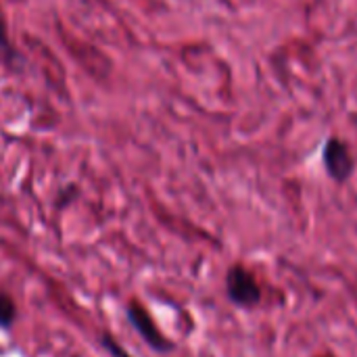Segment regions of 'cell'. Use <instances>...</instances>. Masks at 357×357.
I'll return each mask as SVG.
<instances>
[{
	"label": "cell",
	"instance_id": "obj_1",
	"mask_svg": "<svg viewBox=\"0 0 357 357\" xmlns=\"http://www.w3.org/2000/svg\"><path fill=\"white\" fill-rule=\"evenodd\" d=\"M126 318L130 322V326L138 333V337L144 341L146 347H151L157 354H167L174 349V343L159 331L157 322L153 320V316L146 312V307L138 301L132 299L126 307Z\"/></svg>",
	"mask_w": 357,
	"mask_h": 357
},
{
	"label": "cell",
	"instance_id": "obj_2",
	"mask_svg": "<svg viewBox=\"0 0 357 357\" xmlns=\"http://www.w3.org/2000/svg\"><path fill=\"white\" fill-rule=\"evenodd\" d=\"M226 295L236 307L251 310L261 301V287L249 268L232 266L226 272Z\"/></svg>",
	"mask_w": 357,
	"mask_h": 357
},
{
	"label": "cell",
	"instance_id": "obj_3",
	"mask_svg": "<svg viewBox=\"0 0 357 357\" xmlns=\"http://www.w3.org/2000/svg\"><path fill=\"white\" fill-rule=\"evenodd\" d=\"M322 161H324L326 174L339 184H345L356 172V159H354L347 142H343L335 136L326 140L324 151H322Z\"/></svg>",
	"mask_w": 357,
	"mask_h": 357
},
{
	"label": "cell",
	"instance_id": "obj_4",
	"mask_svg": "<svg viewBox=\"0 0 357 357\" xmlns=\"http://www.w3.org/2000/svg\"><path fill=\"white\" fill-rule=\"evenodd\" d=\"M15 63H17V52L8 36V21H6L4 8L0 6V65L13 67Z\"/></svg>",
	"mask_w": 357,
	"mask_h": 357
},
{
	"label": "cell",
	"instance_id": "obj_5",
	"mask_svg": "<svg viewBox=\"0 0 357 357\" xmlns=\"http://www.w3.org/2000/svg\"><path fill=\"white\" fill-rule=\"evenodd\" d=\"M15 320H17V305L8 293L0 291V328L10 331Z\"/></svg>",
	"mask_w": 357,
	"mask_h": 357
},
{
	"label": "cell",
	"instance_id": "obj_6",
	"mask_svg": "<svg viewBox=\"0 0 357 357\" xmlns=\"http://www.w3.org/2000/svg\"><path fill=\"white\" fill-rule=\"evenodd\" d=\"M100 347H102L111 357H132L123 347H121V343H119L115 337H111L109 333H102V335H100Z\"/></svg>",
	"mask_w": 357,
	"mask_h": 357
},
{
	"label": "cell",
	"instance_id": "obj_7",
	"mask_svg": "<svg viewBox=\"0 0 357 357\" xmlns=\"http://www.w3.org/2000/svg\"><path fill=\"white\" fill-rule=\"evenodd\" d=\"M326 357H331V356H326Z\"/></svg>",
	"mask_w": 357,
	"mask_h": 357
}]
</instances>
